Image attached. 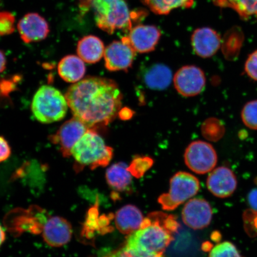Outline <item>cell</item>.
<instances>
[{
  "mask_svg": "<svg viewBox=\"0 0 257 257\" xmlns=\"http://www.w3.org/2000/svg\"><path fill=\"white\" fill-rule=\"evenodd\" d=\"M118 0H93L92 6L95 12V19L103 17Z\"/></svg>",
  "mask_w": 257,
  "mask_h": 257,
  "instance_id": "29",
  "label": "cell"
},
{
  "mask_svg": "<svg viewBox=\"0 0 257 257\" xmlns=\"http://www.w3.org/2000/svg\"><path fill=\"white\" fill-rule=\"evenodd\" d=\"M162 2L170 12L179 8H191L194 4V0H162Z\"/></svg>",
  "mask_w": 257,
  "mask_h": 257,
  "instance_id": "32",
  "label": "cell"
},
{
  "mask_svg": "<svg viewBox=\"0 0 257 257\" xmlns=\"http://www.w3.org/2000/svg\"><path fill=\"white\" fill-rule=\"evenodd\" d=\"M209 257H242L235 245L230 242L218 243L211 250Z\"/></svg>",
  "mask_w": 257,
  "mask_h": 257,
  "instance_id": "25",
  "label": "cell"
},
{
  "mask_svg": "<svg viewBox=\"0 0 257 257\" xmlns=\"http://www.w3.org/2000/svg\"><path fill=\"white\" fill-rule=\"evenodd\" d=\"M136 52L125 37L115 41L106 47L104 51L105 67L109 71L127 70L133 65Z\"/></svg>",
  "mask_w": 257,
  "mask_h": 257,
  "instance_id": "9",
  "label": "cell"
},
{
  "mask_svg": "<svg viewBox=\"0 0 257 257\" xmlns=\"http://www.w3.org/2000/svg\"><path fill=\"white\" fill-rule=\"evenodd\" d=\"M134 112L127 108L121 109L118 112L121 119L128 120L133 116Z\"/></svg>",
  "mask_w": 257,
  "mask_h": 257,
  "instance_id": "35",
  "label": "cell"
},
{
  "mask_svg": "<svg viewBox=\"0 0 257 257\" xmlns=\"http://www.w3.org/2000/svg\"><path fill=\"white\" fill-rule=\"evenodd\" d=\"M200 188V182L196 177L189 173L179 172L170 180L169 191L160 196L159 203L163 210H175L197 194Z\"/></svg>",
  "mask_w": 257,
  "mask_h": 257,
  "instance_id": "5",
  "label": "cell"
},
{
  "mask_svg": "<svg viewBox=\"0 0 257 257\" xmlns=\"http://www.w3.org/2000/svg\"><path fill=\"white\" fill-rule=\"evenodd\" d=\"M153 164V159L149 157H137L132 162L130 166L128 167V169L132 175L137 178H140L152 166Z\"/></svg>",
  "mask_w": 257,
  "mask_h": 257,
  "instance_id": "26",
  "label": "cell"
},
{
  "mask_svg": "<svg viewBox=\"0 0 257 257\" xmlns=\"http://www.w3.org/2000/svg\"><path fill=\"white\" fill-rule=\"evenodd\" d=\"M172 73L169 67L163 64H155L148 67L143 73V82L148 88L164 90L171 83Z\"/></svg>",
  "mask_w": 257,
  "mask_h": 257,
  "instance_id": "19",
  "label": "cell"
},
{
  "mask_svg": "<svg viewBox=\"0 0 257 257\" xmlns=\"http://www.w3.org/2000/svg\"><path fill=\"white\" fill-rule=\"evenodd\" d=\"M244 227L250 236L257 235V211L246 210L243 214Z\"/></svg>",
  "mask_w": 257,
  "mask_h": 257,
  "instance_id": "28",
  "label": "cell"
},
{
  "mask_svg": "<svg viewBox=\"0 0 257 257\" xmlns=\"http://www.w3.org/2000/svg\"><path fill=\"white\" fill-rule=\"evenodd\" d=\"M212 216L213 211L210 204L202 199H192L186 204L182 212L184 223L194 230L207 227L211 223Z\"/></svg>",
  "mask_w": 257,
  "mask_h": 257,
  "instance_id": "12",
  "label": "cell"
},
{
  "mask_svg": "<svg viewBox=\"0 0 257 257\" xmlns=\"http://www.w3.org/2000/svg\"><path fill=\"white\" fill-rule=\"evenodd\" d=\"M105 257H165L163 255L150 254L145 252L137 251L124 246L110 255Z\"/></svg>",
  "mask_w": 257,
  "mask_h": 257,
  "instance_id": "30",
  "label": "cell"
},
{
  "mask_svg": "<svg viewBox=\"0 0 257 257\" xmlns=\"http://www.w3.org/2000/svg\"><path fill=\"white\" fill-rule=\"evenodd\" d=\"M207 188L216 197L224 198L230 197L237 187V179L233 172L226 167L215 169L209 175Z\"/></svg>",
  "mask_w": 257,
  "mask_h": 257,
  "instance_id": "15",
  "label": "cell"
},
{
  "mask_svg": "<svg viewBox=\"0 0 257 257\" xmlns=\"http://www.w3.org/2000/svg\"><path fill=\"white\" fill-rule=\"evenodd\" d=\"M248 201L250 207L252 208V210L257 211V188L253 189L249 193Z\"/></svg>",
  "mask_w": 257,
  "mask_h": 257,
  "instance_id": "34",
  "label": "cell"
},
{
  "mask_svg": "<svg viewBox=\"0 0 257 257\" xmlns=\"http://www.w3.org/2000/svg\"><path fill=\"white\" fill-rule=\"evenodd\" d=\"M131 173L123 163H117L107 170L105 178L109 186L115 191L126 189L131 184Z\"/></svg>",
  "mask_w": 257,
  "mask_h": 257,
  "instance_id": "21",
  "label": "cell"
},
{
  "mask_svg": "<svg viewBox=\"0 0 257 257\" xmlns=\"http://www.w3.org/2000/svg\"><path fill=\"white\" fill-rule=\"evenodd\" d=\"M112 156V148L107 146L97 132L93 128H88L72 150V156L75 160L74 169L77 173L85 168L94 170L99 167L107 166Z\"/></svg>",
  "mask_w": 257,
  "mask_h": 257,
  "instance_id": "3",
  "label": "cell"
},
{
  "mask_svg": "<svg viewBox=\"0 0 257 257\" xmlns=\"http://www.w3.org/2000/svg\"><path fill=\"white\" fill-rule=\"evenodd\" d=\"M12 150L7 141L0 136V163L7 160L11 156Z\"/></svg>",
  "mask_w": 257,
  "mask_h": 257,
  "instance_id": "33",
  "label": "cell"
},
{
  "mask_svg": "<svg viewBox=\"0 0 257 257\" xmlns=\"http://www.w3.org/2000/svg\"><path fill=\"white\" fill-rule=\"evenodd\" d=\"M173 82L180 94L190 97L200 94L203 91L206 79L204 72L199 67L186 66L176 73Z\"/></svg>",
  "mask_w": 257,
  "mask_h": 257,
  "instance_id": "8",
  "label": "cell"
},
{
  "mask_svg": "<svg viewBox=\"0 0 257 257\" xmlns=\"http://www.w3.org/2000/svg\"><path fill=\"white\" fill-rule=\"evenodd\" d=\"M7 65V60L4 53L0 50V73L5 71Z\"/></svg>",
  "mask_w": 257,
  "mask_h": 257,
  "instance_id": "37",
  "label": "cell"
},
{
  "mask_svg": "<svg viewBox=\"0 0 257 257\" xmlns=\"http://www.w3.org/2000/svg\"><path fill=\"white\" fill-rule=\"evenodd\" d=\"M160 37L161 32L155 26L138 25L125 38L136 53H147L155 49Z\"/></svg>",
  "mask_w": 257,
  "mask_h": 257,
  "instance_id": "13",
  "label": "cell"
},
{
  "mask_svg": "<svg viewBox=\"0 0 257 257\" xmlns=\"http://www.w3.org/2000/svg\"><path fill=\"white\" fill-rule=\"evenodd\" d=\"M184 159L189 169L201 175L211 172L217 163V155L214 147L202 141L189 144L186 149Z\"/></svg>",
  "mask_w": 257,
  "mask_h": 257,
  "instance_id": "6",
  "label": "cell"
},
{
  "mask_svg": "<svg viewBox=\"0 0 257 257\" xmlns=\"http://www.w3.org/2000/svg\"><path fill=\"white\" fill-rule=\"evenodd\" d=\"M6 240V233L3 230L2 226L0 225V246L3 245Z\"/></svg>",
  "mask_w": 257,
  "mask_h": 257,
  "instance_id": "38",
  "label": "cell"
},
{
  "mask_svg": "<svg viewBox=\"0 0 257 257\" xmlns=\"http://www.w3.org/2000/svg\"><path fill=\"white\" fill-rule=\"evenodd\" d=\"M144 218L139 208L126 205L115 214V226L120 233L130 235L140 229Z\"/></svg>",
  "mask_w": 257,
  "mask_h": 257,
  "instance_id": "17",
  "label": "cell"
},
{
  "mask_svg": "<svg viewBox=\"0 0 257 257\" xmlns=\"http://www.w3.org/2000/svg\"><path fill=\"white\" fill-rule=\"evenodd\" d=\"M79 2V7L82 12L85 14L88 11L92 6L93 0H78Z\"/></svg>",
  "mask_w": 257,
  "mask_h": 257,
  "instance_id": "36",
  "label": "cell"
},
{
  "mask_svg": "<svg viewBox=\"0 0 257 257\" xmlns=\"http://www.w3.org/2000/svg\"><path fill=\"white\" fill-rule=\"evenodd\" d=\"M204 136L211 141H217L223 136L224 127L216 119H210L205 122L202 128Z\"/></svg>",
  "mask_w": 257,
  "mask_h": 257,
  "instance_id": "24",
  "label": "cell"
},
{
  "mask_svg": "<svg viewBox=\"0 0 257 257\" xmlns=\"http://www.w3.org/2000/svg\"><path fill=\"white\" fill-rule=\"evenodd\" d=\"M41 233L45 242L51 247L58 248L66 245L71 240L72 226L66 218L51 217L45 221Z\"/></svg>",
  "mask_w": 257,
  "mask_h": 257,
  "instance_id": "11",
  "label": "cell"
},
{
  "mask_svg": "<svg viewBox=\"0 0 257 257\" xmlns=\"http://www.w3.org/2000/svg\"><path fill=\"white\" fill-rule=\"evenodd\" d=\"M68 108L65 95L50 85H43L38 89L31 104L34 117L43 123L62 120L66 116Z\"/></svg>",
  "mask_w": 257,
  "mask_h": 257,
  "instance_id": "4",
  "label": "cell"
},
{
  "mask_svg": "<svg viewBox=\"0 0 257 257\" xmlns=\"http://www.w3.org/2000/svg\"><path fill=\"white\" fill-rule=\"evenodd\" d=\"M58 73L64 81L75 83L81 80L86 72L84 62L79 56L64 57L58 64Z\"/></svg>",
  "mask_w": 257,
  "mask_h": 257,
  "instance_id": "20",
  "label": "cell"
},
{
  "mask_svg": "<svg viewBox=\"0 0 257 257\" xmlns=\"http://www.w3.org/2000/svg\"><path fill=\"white\" fill-rule=\"evenodd\" d=\"M178 227L174 216L154 212L144 218L139 229L128 235L125 246L137 251L163 255Z\"/></svg>",
  "mask_w": 257,
  "mask_h": 257,
  "instance_id": "2",
  "label": "cell"
},
{
  "mask_svg": "<svg viewBox=\"0 0 257 257\" xmlns=\"http://www.w3.org/2000/svg\"><path fill=\"white\" fill-rule=\"evenodd\" d=\"M241 117L246 127L257 130V100L250 101L244 105Z\"/></svg>",
  "mask_w": 257,
  "mask_h": 257,
  "instance_id": "23",
  "label": "cell"
},
{
  "mask_svg": "<svg viewBox=\"0 0 257 257\" xmlns=\"http://www.w3.org/2000/svg\"><path fill=\"white\" fill-rule=\"evenodd\" d=\"M214 4L221 8L233 9L243 19L252 16L257 18V0H214Z\"/></svg>",
  "mask_w": 257,
  "mask_h": 257,
  "instance_id": "22",
  "label": "cell"
},
{
  "mask_svg": "<svg viewBox=\"0 0 257 257\" xmlns=\"http://www.w3.org/2000/svg\"><path fill=\"white\" fill-rule=\"evenodd\" d=\"M65 96L73 117L95 130L107 126L116 117L123 98L116 82L98 76L73 83Z\"/></svg>",
  "mask_w": 257,
  "mask_h": 257,
  "instance_id": "1",
  "label": "cell"
},
{
  "mask_svg": "<svg viewBox=\"0 0 257 257\" xmlns=\"http://www.w3.org/2000/svg\"><path fill=\"white\" fill-rule=\"evenodd\" d=\"M95 21L99 29L109 34L116 30L130 31L132 29L131 14L124 0H118L107 14Z\"/></svg>",
  "mask_w": 257,
  "mask_h": 257,
  "instance_id": "10",
  "label": "cell"
},
{
  "mask_svg": "<svg viewBox=\"0 0 257 257\" xmlns=\"http://www.w3.org/2000/svg\"><path fill=\"white\" fill-rule=\"evenodd\" d=\"M245 71L250 78L257 81V50L250 54L247 59Z\"/></svg>",
  "mask_w": 257,
  "mask_h": 257,
  "instance_id": "31",
  "label": "cell"
},
{
  "mask_svg": "<svg viewBox=\"0 0 257 257\" xmlns=\"http://www.w3.org/2000/svg\"><path fill=\"white\" fill-rule=\"evenodd\" d=\"M88 130V127L83 122L73 117L64 122L49 139L51 143L59 147L64 157L69 158L72 156L73 147Z\"/></svg>",
  "mask_w": 257,
  "mask_h": 257,
  "instance_id": "7",
  "label": "cell"
},
{
  "mask_svg": "<svg viewBox=\"0 0 257 257\" xmlns=\"http://www.w3.org/2000/svg\"><path fill=\"white\" fill-rule=\"evenodd\" d=\"M191 44L197 55L209 58L214 56L219 50L221 38L217 32L211 28H199L192 35Z\"/></svg>",
  "mask_w": 257,
  "mask_h": 257,
  "instance_id": "16",
  "label": "cell"
},
{
  "mask_svg": "<svg viewBox=\"0 0 257 257\" xmlns=\"http://www.w3.org/2000/svg\"><path fill=\"white\" fill-rule=\"evenodd\" d=\"M15 18L11 13L0 12V36L14 33L15 28Z\"/></svg>",
  "mask_w": 257,
  "mask_h": 257,
  "instance_id": "27",
  "label": "cell"
},
{
  "mask_svg": "<svg viewBox=\"0 0 257 257\" xmlns=\"http://www.w3.org/2000/svg\"><path fill=\"white\" fill-rule=\"evenodd\" d=\"M18 29L21 39L29 44L43 41L50 32L49 25L37 14H28L19 21Z\"/></svg>",
  "mask_w": 257,
  "mask_h": 257,
  "instance_id": "14",
  "label": "cell"
},
{
  "mask_svg": "<svg viewBox=\"0 0 257 257\" xmlns=\"http://www.w3.org/2000/svg\"><path fill=\"white\" fill-rule=\"evenodd\" d=\"M77 54L83 62L94 64L104 55L103 42L94 35H88L80 39L77 46Z\"/></svg>",
  "mask_w": 257,
  "mask_h": 257,
  "instance_id": "18",
  "label": "cell"
}]
</instances>
